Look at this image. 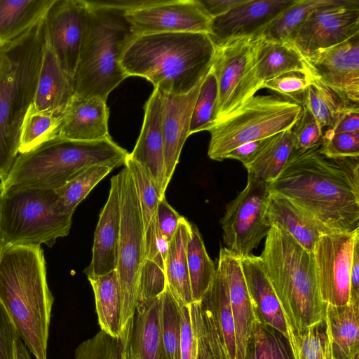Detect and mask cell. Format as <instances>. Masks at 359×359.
Listing matches in <instances>:
<instances>
[{
  "label": "cell",
  "instance_id": "obj_1",
  "mask_svg": "<svg viewBox=\"0 0 359 359\" xmlns=\"http://www.w3.org/2000/svg\"><path fill=\"white\" fill-rule=\"evenodd\" d=\"M269 189L332 232L359 229V157H330L320 144L293 149Z\"/></svg>",
  "mask_w": 359,
  "mask_h": 359
},
{
  "label": "cell",
  "instance_id": "obj_2",
  "mask_svg": "<svg viewBox=\"0 0 359 359\" xmlns=\"http://www.w3.org/2000/svg\"><path fill=\"white\" fill-rule=\"evenodd\" d=\"M215 53L216 46L208 34H143L128 44L121 64L128 76L144 78L161 92L182 95L204 79Z\"/></svg>",
  "mask_w": 359,
  "mask_h": 359
},
{
  "label": "cell",
  "instance_id": "obj_3",
  "mask_svg": "<svg viewBox=\"0 0 359 359\" xmlns=\"http://www.w3.org/2000/svg\"><path fill=\"white\" fill-rule=\"evenodd\" d=\"M0 301L29 351L35 359H47L54 298L41 246L14 245L0 250Z\"/></svg>",
  "mask_w": 359,
  "mask_h": 359
},
{
  "label": "cell",
  "instance_id": "obj_4",
  "mask_svg": "<svg viewBox=\"0 0 359 359\" xmlns=\"http://www.w3.org/2000/svg\"><path fill=\"white\" fill-rule=\"evenodd\" d=\"M260 257L284 313L294 352L296 339L325 315L313 254L273 224Z\"/></svg>",
  "mask_w": 359,
  "mask_h": 359
},
{
  "label": "cell",
  "instance_id": "obj_5",
  "mask_svg": "<svg viewBox=\"0 0 359 359\" xmlns=\"http://www.w3.org/2000/svg\"><path fill=\"white\" fill-rule=\"evenodd\" d=\"M5 60L0 74V182L19 154L22 126L32 105L46 48L43 20L0 46Z\"/></svg>",
  "mask_w": 359,
  "mask_h": 359
},
{
  "label": "cell",
  "instance_id": "obj_6",
  "mask_svg": "<svg viewBox=\"0 0 359 359\" xmlns=\"http://www.w3.org/2000/svg\"><path fill=\"white\" fill-rule=\"evenodd\" d=\"M128 154L111 137L81 141L56 136L20 154L6 179L0 182V190H58L93 165H104L114 169L125 165Z\"/></svg>",
  "mask_w": 359,
  "mask_h": 359
},
{
  "label": "cell",
  "instance_id": "obj_7",
  "mask_svg": "<svg viewBox=\"0 0 359 359\" xmlns=\"http://www.w3.org/2000/svg\"><path fill=\"white\" fill-rule=\"evenodd\" d=\"M86 1L88 18L74 76V95L107 101L109 94L128 77L121 60L135 35L124 11Z\"/></svg>",
  "mask_w": 359,
  "mask_h": 359
},
{
  "label": "cell",
  "instance_id": "obj_8",
  "mask_svg": "<svg viewBox=\"0 0 359 359\" xmlns=\"http://www.w3.org/2000/svg\"><path fill=\"white\" fill-rule=\"evenodd\" d=\"M72 215L63 212L56 190H0V250L14 245L48 247L66 236Z\"/></svg>",
  "mask_w": 359,
  "mask_h": 359
},
{
  "label": "cell",
  "instance_id": "obj_9",
  "mask_svg": "<svg viewBox=\"0 0 359 359\" xmlns=\"http://www.w3.org/2000/svg\"><path fill=\"white\" fill-rule=\"evenodd\" d=\"M302 112L301 104L285 97H251L208 130L210 140L208 155L212 160L222 161L243 144L292 128Z\"/></svg>",
  "mask_w": 359,
  "mask_h": 359
},
{
  "label": "cell",
  "instance_id": "obj_10",
  "mask_svg": "<svg viewBox=\"0 0 359 359\" xmlns=\"http://www.w3.org/2000/svg\"><path fill=\"white\" fill-rule=\"evenodd\" d=\"M118 176L121 213L116 272L121 294L123 328L135 314L145 248L141 210L133 179L126 167Z\"/></svg>",
  "mask_w": 359,
  "mask_h": 359
},
{
  "label": "cell",
  "instance_id": "obj_11",
  "mask_svg": "<svg viewBox=\"0 0 359 359\" xmlns=\"http://www.w3.org/2000/svg\"><path fill=\"white\" fill-rule=\"evenodd\" d=\"M75 359H164L160 338V297L137 302L121 335L100 331L79 345Z\"/></svg>",
  "mask_w": 359,
  "mask_h": 359
},
{
  "label": "cell",
  "instance_id": "obj_12",
  "mask_svg": "<svg viewBox=\"0 0 359 359\" xmlns=\"http://www.w3.org/2000/svg\"><path fill=\"white\" fill-rule=\"evenodd\" d=\"M256 41L257 37L236 38L216 46L212 63L218 88L215 123L261 89L255 71Z\"/></svg>",
  "mask_w": 359,
  "mask_h": 359
},
{
  "label": "cell",
  "instance_id": "obj_13",
  "mask_svg": "<svg viewBox=\"0 0 359 359\" xmlns=\"http://www.w3.org/2000/svg\"><path fill=\"white\" fill-rule=\"evenodd\" d=\"M270 194L269 184L248 177L243 190L226 205L220 219L223 241L239 257L250 255L271 229L265 219Z\"/></svg>",
  "mask_w": 359,
  "mask_h": 359
},
{
  "label": "cell",
  "instance_id": "obj_14",
  "mask_svg": "<svg viewBox=\"0 0 359 359\" xmlns=\"http://www.w3.org/2000/svg\"><path fill=\"white\" fill-rule=\"evenodd\" d=\"M356 36H359V1L332 0L311 12L285 41L306 57Z\"/></svg>",
  "mask_w": 359,
  "mask_h": 359
},
{
  "label": "cell",
  "instance_id": "obj_15",
  "mask_svg": "<svg viewBox=\"0 0 359 359\" xmlns=\"http://www.w3.org/2000/svg\"><path fill=\"white\" fill-rule=\"evenodd\" d=\"M359 229L320 236L313 250L322 300L326 304H348L350 276Z\"/></svg>",
  "mask_w": 359,
  "mask_h": 359
},
{
  "label": "cell",
  "instance_id": "obj_16",
  "mask_svg": "<svg viewBox=\"0 0 359 359\" xmlns=\"http://www.w3.org/2000/svg\"><path fill=\"white\" fill-rule=\"evenodd\" d=\"M135 36L163 32L208 34L212 18L200 0H155L125 11Z\"/></svg>",
  "mask_w": 359,
  "mask_h": 359
},
{
  "label": "cell",
  "instance_id": "obj_17",
  "mask_svg": "<svg viewBox=\"0 0 359 359\" xmlns=\"http://www.w3.org/2000/svg\"><path fill=\"white\" fill-rule=\"evenodd\" d=\"M88 11L86 0H54L43 18L46 46L73 80Z\"/></svg>",
  "mask_w": 359,
  "mask_h": 359
},
{
  "label": "cell",
  "instance_id": "obj_18",
  "mask_svg": "<svg viewBox=\"0 0 359 359\" xmlns=\"http://www.w3.org/2000/svg\"><path fill=\"white\" fill-rule=\"evenodd\" d=\"M303 59L313 78L346 103L359 106V36Z\"/></svg>",
  "mask_w": 359,
  "mask_h": 359
},
{
  "label": "cell",
  "instance_id": "obj_19",
  "mask_svg": "<svg viewBox=\"0 0 359 359\" xmlns=\"http://www.w3.org/2000/svg\"><path fill=\"white\" fill-rule=\"evenodd\" d=\"M295 0H243L227 13L212 18L208 33L217 46L226 41L256 37Z\"/></svg>",
  "mask_w": 359,
  "mask_h": 359
},
{
  "label": "cell",
  "instance_id": "obj_20",
  "mask_svg": "<svg viewBox=\"0 0 359 359\" xmlns=\"http://www.w3.org/2000/svg\"><path fill=\"white\" fill-rule=\"evenodd\" d=\"M161 97L154 88L144 105V116L139 137L128 157L144 170L157 189L165 197L168 184L165 177L164 144L161 130Z\"/></svg>",
  "mask_w": 359,
  "mask_h": 359
},
{
  "label": "cell",
  "instance_id": "obj_21",
  "mask_svg": "<svg viewBox=\"0 0 359 359\" xmlns=\"http://www.w3.org/2000/svg\"><path fill=\"white\" fill-rule=\"evenodd\" d=\"M203 81L186 94L173 95L158 90L162 103L161 130L168 184L178 163L184 144L189 136L191 115Z\"/></svg>",
  "mask_w": 359,
  "mask_h": 359
},
{
  "label": "cell",
  "instance_id": "obj_22",
  "mask_svg": "<svg viewBox=\"0 0 359 359\" xmlns=\"http://www.w3.org/2000/svg\"><path fill=\"white\" fill-rule=\"evenodd\" d=\"M120 185L118 174L111 178L107 201L102 209L94 234L92 259L84 270L88 278L115 271L121 226Z\"/></svg>",
  "mask_w": 359,
  "mask_h": 359
},
{
  "label": "cell",
  "instance_id": "obj_23",
  "mask_svg": "<svg viewBox=\"0 0 359 359\" xmlns=\"http://www.w3.org/2000/svg\"><path fill=\"white\" fill-rule=\"evenodd\" d=\"M109 114L102 98L74 95L60 118L57 136L81 141L110 138Z\"/></svg>",
  "mask_w": 359,
  "mask_h": 359
},
{
  "label": "cell",
  "instance_id": "obj_24",
  "mask_svg": "<svg viewBox=\"0 0 359 359\" xmlns=\"http://www.w3.org/2000/svg\"><path fill=\"white\" fill-rule=\"evenodd\" d=\"M240 259L255 320L278 330L291 343L284 313L260 256L250 254Z\"/></svg>",
  "mask_w": 359,
  "mask_h": 359
},
{
  "label": "cell",
  "instance_id": "obj_25",
  "mask_svg": "<svg viewBox=\"0 0 359 359\" xmlns=\"http://www.w3.org/2000/svg\"><path fill=\"white\" fill-rule=\"evenodd\" d=\"M217 259L223 266L228 284L234 324L236 359H243L245 344L256 320L241 259L233 252L221 247Z\"/></svg>",
  "mask_w": 359,
  "mask_h": 359
},
{
  "label": "cell",
  "instance_id": "obj_26",
  "mask_svg": "<svg viewBox=\"0 0 359 359\" xmlns=\"http://www.w3.org/2000/svg\"><path fill=\"white\" fill-rule=\"evenodd\" d=\"M74 95V80L62 69L46 43L33 107L60 119Z\"/></svg>",
  "mask_w": 359,
  "mask_h": 359
},
{
  "label": "cell",
  "instance_id": "obj_27",
  "mask_svg": "<svg viewBox=\"0 0 359 359\" xmlns=\"http://www.w3.org/2000/svg\"><path fill=\"white\" fill-rule=\"evenodd\" d=\"M265 219L270 227L273 224L280 226L303 248L311 252L320 236L332 232L290 200L273 192H271L269 198Z\"/></svg>",
  "mask_w": 359,
  "mask_h": 359
},
{
  "label": "cell",
  "instance_id": "obj_28",
  "mask_svg": "<svg viewBox=\"0 0 359 359\" xmlns=\"http://www.w3.org/2000/svg\"><path fill=\"white\" fill-rule=\"evenodd\" d=\"M210 318L229 359H236L233 319L228 284L221 262L217 259L210 286L198 302Z\"/></svg>",
  "mask_w": 359,
  "mask_h": 359
},
{
  "label": "cell",
  "instance_id": "obj_29",
  "mask_svg": "<svg viewBox=\"0 0 359 359\" xmlns=\"http://www.w3.org/2000/svg\"><path fill=\"white\" fill-rule=\"evenodd\" d=\"M325 320L332 359L359 356V306L326 304Z\"/></svg>",
  "mask_w": 359,
  "mask_h": 359
},
{
  "label": "cell",
  "instance_id": "obj_30",
  "mask_svg": "<svg viewBox=\"0 0 359 359\" xmlns=\"http://www.w3.org/2000/svg\"><path fill=\"white\" fill-rule=\"evenodd\" d=\"M191 224L182 217L169 242L165 259L167 286L180 305L194 303L188 273L187 247L191 235Z\"/></svg>",
  "mask_w": 359,
  "mask_h": 359
},
{
  "label": "cell",
  "instance_id": "obj_31",
  "mask_svg": "<svg viewBox=\"0 0 359 359\" xmlns=\"http://www.w3.org/2000/svg\"><path fill=\"white\" fill-rule=\"evenodd\" d=\"M306 69L302 55L290 43L269 41L257 36L255 71L261 89L264 81L278 75Z\"/></svg>",
  "mask_w": 359,
  "mask_h": 359
},
{
  "label": "cell",
  "instance_id": "obj_32",
  "mask_svg": "<svg viewBox=\"0 0 359 359\" xmlns=\"http://www.w3.org/2000/svg\"><path fill=\"white\" fill-rule=\"evenodd\" d=\"M54 0H0V46L41 22Z\"/></svg>",
  "mask_w": 359,
  "mask_h": 359
},
{
  "label": "cell",
  "instance_id": "obj_33",
  "mask_svg": "<svg viewBox=\"0 0 359 359\" xmlns=\"http://www.w3.org/2000/svg\"><path fill=\"white\" fill-rule=\"evenodd\" d=\"M124 165L133 179L138 195L144 233L145 259L160 267L156 253V212L160 196L137 163L128 156Z\"/></svg>",
  "mask_w": 359,
  "mask_h": 359
},
{
  "label": "cell",
  "instance_id": "obj_34",
  "mask_svg": "<svg viewBox=\"0 0 359 359\" xmlns=\"http://www.w3.org/2000/svg\"><path fill=\"white\" fill-rule=\"evenodd\" d=\"M88 279L94 292L101 330L114 337H119L122 330V301L116 270Z\"/></svg>",
  "mask_w": 359,
  "mask_h": 359
},
{
  "label": "cell",
  "instance_id": "obj_35",
  "mask_svg": "<svg viewBox=\"0 0 359 359\" xmlns=\"http://www.w3.org/2000/svg\"><path fill=\"white\" fill-rule=\"evenodd\" d=\"M293 149L291 128L272 136L256 156L243 165L248 177L270 184L281 172Z\"/></svg>",
  "mask_w": 359,
  "mask_h": 359
},
{
  "label": "cell",
  "instance_id": "obj_36",
  "mask_svg": "<svg viewBox=\"0 0 359 359\" xmlns=\"http://www.w3.org/2000/svg\"><path fill=\"white\" fill-rule=\"evenodd\" d=\"M243 359H296L290 340L274 327L257 320L247 340Z\"/></svg>",
  "mask_w": 359,
  "mask_h": 359
},
{
  "label": "cell",
  "instance_id": "obj_37",
  "mask_svg": "<svg viewBox=\"0 0 359 359\" xmlns=\"http://www.w3.org/2000/svg\"><path fill=\"white\" fill-rule=\"evenodd\" d=\"M187 257L191 296L194 303H198L212 283L216 266L209 257L201 235L195 225H191Z\"/></svg>",
  "mask_w": 359,
  "mask_h": 359
},
{
  "label": "cell",
  "instance_id": "obj_38",
  "mask_svg": "<svg viewBox=\"0 0 359 359\" xmlns=\"http://www.w3.org/2000/svg\"><path fill=\"white\" fill-rule=\"evenodd\" d=\"M302 106L310 111L322 128L326 127L327 129L332 128L345 111L359 109V106L344 102L312 76L311 83L304 95Z\"/></svg>",
  "mask_w": 359,
  "mask_h": 359
},
{
  "label": "cell",
  "instance_id": "obj_39",
  "mask_svg": "<svg viewBox=\"0 0 359 359\" xmlns=\"http://www.w3.org/2000/svg\"><path fill=\"white\" fill-rule=\"evenodd\" d=\"M332 1L295 0L271 21L257 36L269 41H285L311 12L318 7L330 4Z\"/></svg>",
  "mask_w": 359,
  "mask_h": 359
},
{
  "label": "cell",
  "instance_id": "obj_40",
  "mask_svg": "<svg viewBox=\"0 0 359 359\" xmlns=\"http://www.w3.org/2000/svg\"><path fill=\"white\" fill-rule=\"evenodd\" d=\"M180 306L166 286L160 295V338L164 359H180Z\"/></svg>",
  "mask_w": 359,
  "mask_h": 359
},
{
  "label": "cell",
  "instance_id": "obj_41",
  "mask_svg": "<svg viewBox=\"0 0 359 359\" xmlns=\"http://www.w3.org/2000/svg\"><path fill=\"white\" fill-rule=\"evenodd\" d=\"M112 170L108 165H93L73 178L63 187L56 190L63 212L73 215L77 205Z\"/></svg>",
  "mask_w": 359,
  "mask_h": 359
},
{
  "label": "cell",
  "instance_id": "obj_42",
  "mask_svg": "<svg viewBox=\"0 0 359 359\" xmlns=\"http://www.w3.org/2000/svg\"><path fill=\"white\" fill-rule=\"evenodd\" d=\"M196 338V359H229L216 329L198 303L190 304Z\"/></svg>",
  "mask_w": 359,
  "mask_h": 359
},
{
  "label": "cell",
  "instance_id": "obj_43",
  "mask_svg": "<svg viewBox=\"0 0 359 359\" xmlns=\"http://www.w3.org/2000/svg\"><path fill=\"white\" fill-rule=\"evenodd\" d=\"M218 88L212 65L205 76L195 102L189 129V135L209 130L215 123Z\"/></svg>",
  "mask_w": 359,
  "mask_h": 359
},
{
  "label": "cell",
  "instance_id": "obj_44",
  "mask_svg": "<svg viewBox=\"0 0 359 359\" xmlns=\"http://www.w3.org/2000/svg\"><path fill=\"white\" fill-rule=\"evenodd\" d=\"M60 119L36 110L32 105L24 119L20 138L19 154L27 152L57 135Z\"/></svg>",
  "mask_w": 359,
  "mask_h": 359
},
{
  "label": "cell",
  "instance_id": "obj_45",
  "mask_svg": "<svg viewBox=\"0 0 359 359\" xmlns=\"http://www.w3.org/2000/svg\"><path fill=\"white\" fill-rule=\"evenodd\" d=\"M296 359H332L325 318L312 325L296 339Z\"/></svg>",
  "mask_w": 359,
  "mask_h": 359
},
{
  "label": "cell",
  "instance_id": "obj_46",
  "mask_svg": "<svg viewBox=\"0 0 359 359\" xmlns=\"http://www.w3.org/2000/svg\"><path fill=\"white\" fill-rule=\"evenodd\" d=\"M311 79V75L308 69L290 71L264 81L262 88L276 92L302 106L304 95Z\"/></svg>",
  "mask_w": 359,
  "mask_h": 359
},
{
  "label": "cell",
  "instance_id": "obj_47",
  "mask_svg": "<svg viewBox=\"0 0 359 359\" xmlns=\"http://www.w3.org/2000/svg\"><path fill=\"white\" fill-rule=\"evenodd\" d=\"M166 286L165 271L155 262L145 259L139 276L137 302H144L158 297Z\"/></svg>",
  "mask_w": 359,
  "mask_h": 359
},
{
  "label": "cell",
  "instance_id": "obj_48",
  "mask_svg": "<svg viewBox=\"0 0 359 359\" xmlns=\"http://www.w3.org/2000/svg\"><path fill=\"white\" fill-rule=\"evenodd\" d=\"M291 130L294 149H306L322 143L323 128L310 111L304 106L300 117Z\"/></svg>",
  "mask_w": 359,
  "mask_h": 359
},
{
  "label": "cell",
  "instance_id": "obj_49",
  "mask_svg": "<svg viewBox=\"0 0 359 359\" xmlns=\"http://www.w3.org/2000/svg\"><path fill=\"white\" fill-rule=\"evenodd\" d=\"M321 151L330 157H359V131L323 134Z\"/></svg>",
  "mask_w": 359,
  "mask_h": 359
},
{
  "label": "cell",
  "instance_id": "obj_50",
  "mask_svg": "<svg viewBox=\"0 0 359 359\" xmlns=\"http://www.w3.org/2000/svg\"><path fill=\"white\" fill-rule=\"evenodd\" d=\"M179 306L181 313L180 359H196V338L190 305Z\"/></svg>",
  "mask_w": 359,
  "mask_h": 359
},
{
  "label": "cell",
  "instance_id": "obj_51",
  "mask_svg": "<svg viewBox=\"0 0 359 359\" xmlns=\"http://www.w3.org/2000/svg\"><path fill=\"white\" fill-rule=\"evenodd\" d=\"M18 336L14 323L0 301V359H15Z\"/></svg>",
  "mask_w": 359,
  "mask_h": 359
},
{
  "label": "cell",
  "instance_id": "obj_52",
  "mask_svg": "<svg viewBox=\"0 0 359 359\" xmlns=\"http://www.w3.org/2000/svg\"><path fill=\"white\" fill-rule=\"evenodd\" d=\"M181 216L167 202L165 197L160 198L156 212V229L170 242L182 219Z\"/></svg>",
  "mask_w": 359,
  "mask_h": 359
},
{
  "label": "cell",
  "instance_id": "obj_53",
  "mask_svg": "<svg viewBox=\"0 0 359 359\" xmlns=\"http://www.w3.org/2000/svg\"><path fill=\"white\" fill-rule=\"evenodd\" d=\"M271 137L272 136L243 144L229 152L226 156L225 159L230 158L238 160L241 161L243 165H245L256 156L262 148L269 141Z\"/></svg>",
  "mask_w": 359,
  "mask_h": 359
},
{
  "label": "cell",
  "instance_id": "obj_54",
  "mask_svg": "<svg viewBox=\"0 0 359 359\" xmlns=\"http://www.w3.org/2000/svg\"><path fill=\"white\" fill-rule=\"evenodd\" d=\"M327 130L332 133L359 131V109L345 111L339 116L333 127Z\"/></svg>",
  "mask_w": 359,
  "mask_h": 359
},
{
  "label": "cell",
  "instance_id": "obj_55",
  "mask_svg": "<svg viewBox=\"0 0 359 359\" xmlns=\"http://www.w3.org/2000/svg\"><path fill=\"white\" fill-rule=\"evenodd\" d=\"M359 306V239L355 241L350 276L349 302Z\"/></svg>",
  "mask_w": 359,
  "mask_h": 359
},
{
  "label": "cell",
  "instance_id": "obj_56",
  "mask_svg": "<svg viewBox=\"0 0 359 359\" xmlns=\"http://www.w3.org/2000/svg\"><path fill=\"white\" fill-rule=\"evenodd\" d=\"M154 1L155 0H107L90 1L97 6L128 11L146 6L152 4Z\"/></svg>",
  "mask_w": 359,
  "mask_h": 359
},
{
  "label": "cell",
  "instance_id": "obj_57",
  "mask_svg": "<svg viewBox=\"0 0 359 359\" xmlns=\"http://www.w3.org/2000/svg\"><path fill=\"white\" fill-rule=\"evenodd\" d=\"M204 8L212 18L220 16L243 0H200Z\"/></svg>",
  "mask_w": 359,
  "mask_h": 359
},
{
  "label": "cell",
  "instance_id": "obj_58",
  "mask_svg": "<svg viewBox=\"0 0 359 359\" xmlns=\"http://www.w3.org/2000/svg\"><path fill=\"white\" fill-rule=\"evenodd\" d=\"M15 359H32L31 353L18 335L15 344Z\"/></svg>",
  "mask_w": 359,
  "mask_h": 359
},
{
  "label": "cell",
  "instance_id": "obj_59",
  "mask_svg": "<svg viewBox=\"0 0 359 359\" xmlns=\"http://www.w3.org/2000/svg\"><path fill=\"white\" fill-rule=\"evenodd\" d=\"M4 60H5L4 53V51L1 48V47L0 46V74L2 71L3 67L4 65Z\"/></svg>",
  "mask_w": 359,
  "mask_h": 359
},
{
  "label": "cell",
  "instance_id": "obj_60",
  "mask_svg": "<svg viewBox=\"0 0 359 359\" xmlns=\"http://www.w3.org/2000/svg\"><path fill=\"white\" fill-rule=\"evenodd\" d=\"M355 359H359V356L356 357Z\"/></svg>",
  "mask_w": 359,
  "mask_h": 359
}]
</instances>
